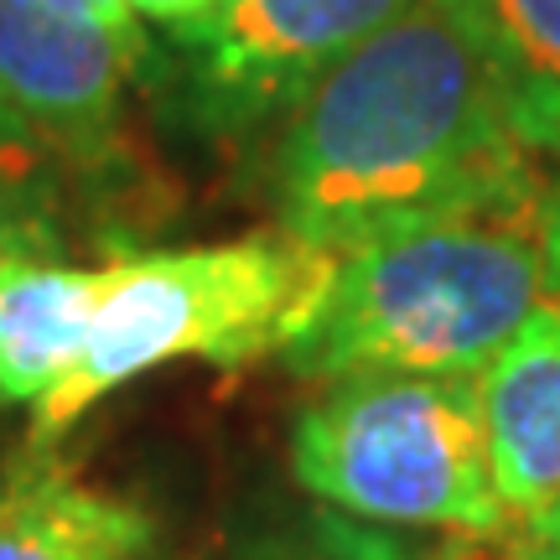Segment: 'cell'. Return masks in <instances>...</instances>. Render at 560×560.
<instances>
[{
  "label": "cell",
  "mask_w": 560,
  "mask_h": 560,
  "mask_svg": "<svg viewBox=\"0 0 560 560\" xmlns=\"http://www.w3.org/2000/svg\"><path fill=\"white\" fill-rule=\"evenodd\" d=\"M270 192L285 240L338 255L405 223L535 202L545 177L462 32L416 0L306 89Z\"/></svg>",
  "instance_id": "1"
},
{
  "label": "cell",
  "mask_w": 560,
  "mask_h": 560,
  "mask_svg": "<svg viewBox=\"0 0 560 560\" xmlns=\"http://www.w3.org/2000/svg\"><path fill=\"white\" fill-rule=\"evenodd\" d=\"M540 198L405 223L322 255L276 359L301 380L482 374L550 296Z\"/></svg>",
  "instance_id": "2"
},
{
  "label": "cell",
  "mask_w": 560,
  "mask_h": 560,
  "mask_svg": "<svg viewBox=\"0 0 560 560\" xmlns=\"http://www.w3.org/2000/svg\"><path fill=\"white\" fill-rule=\"evenodd\" d=\"M291 478L384 529L493 540L514 520L493 478L478 374H348L291 425Z\"/></svg>",
  "instance_id": "3"
},
{
  "label": "cell",
  "mask_w": 560,
  "mask_h": 560,
  "mask_svg": "<svg viewBox=\"0 0 560 560\" xmlns=\"http://www.w3.org/2000/svg\"><path fill=\"white\" fill-rule=\"evenodd\" d=\"M322 255L296 240H234L120 255L100 270L94 327L68 380L32 405V441L79 425L120 384L172 363H249L276 353L312 291Z\"/></svg>",
  "instance_id": "4"
},
{
  "label": "cell",
  "mask_w": 560,
  "mask_h": 560,
  "mask_svg": "<svg viewBox=\"0 0 560 560\" xmlns=\"http://www.w3.org/2000/svg\"><path fill=\"white\" fill-rule=\"evenodd\" d=\"M416 0H219L182 42L192 52V109L213 130H255L291 115L306 89Z\"/></svg>",
  "instance_id": "5"
},
{
  "label": "cell",
  "mask_w": 560,
  "mask_h": 560,
  "mask_svg": "<svg viewBox=\"0 0 560 560\" xmlns=\"http://www.w3.org/2000/svg\"><path fill=\"white\" fill-rule=\"evenodd\" d=\"M145 42L120 37L79 0H0V109L68 161L120 151L125 83Z\"/></svg>",
  "instance_id": "6"
},
{
  "label": "cell",
  "mask_w": 560,
  "mask_h": 560,
  "mask_svg": "<svg viewBox=\"0 0 560 560\" xmlns=\"http://www.w3.org/2000/svg\"><path fill=\"white\" fill-rule=\"evenodd\" d=\"M493 478L509 514H540L560 499V296L503 342L478 374Z\"/></svg>",
  "instance_id": "7"
},
{
  "label": "cell",
  "mask_w": 560,
  "mask_h": 560,
  "mask_svg": "<svg viewBox=\"0 0 560 560\" xmlns=\"http://www.w3.org/2000/svg\"><path fill=\"white\" fill-rule=\"evenodd\" d=\"M100 270L0 249V405H42L83 359Z\"/></svg>",
  "instance_id": "8"
},
{
  "label": "cell",
  "mask_w": 560,
  "mask_h": 560,
  "mask_svg": "<svg viewBox=\"0 0 560 560\" xmlns=\"http://www.w3.org/2000/svg\"><path fill=\"white\" fill-rule=\"evenodd\" d=\"M499 94L514 140L560 166V0H436Z\"/></svg>",
  "instance_id": "9"
},
{
  "label": "cell",
  "mask_w": 560,
  "mask_h": 560,
  "mask_svg": "<svg viewBox=\"0 0 560 560\" xmlns=\"http://www.w3.org/2000/svg\"><path fill=\"white\" fill-rule=\"evenodd\" d=\"M156 520L125 493L62 467H32L0 488V560H151Z\"/></svg>",
  "instance_id": "10"
},
{
  "label": "cell",
  "mask_w": 560,
  "mask_h": 560,
  "mask_svg": "<svg viewBox=\"0 0 560 560\" xmlns=\"http://www.w3.org/2000/svg\"><path fill=\"white\" fill-rule=\"evenodd\" d=\"M219 560H416V550L384 524H363L327 503H291L249 520Z\"/></svg>",
  "instance_id": "11"
},
{
  "label": "cell",
  "mask_w": 560,
  "mask_h": 560,
  "mask_svg": "<svg viewBox=\"0 0 560 560\" xmlns=\"http://www.w3.org/2000/svg\"><path fill=\"white\" fill-rule=\"evenodd\" d=\"M0 249H62V156L0 109Z\"/></svg>",
  "instance_id": "12"
},
{
  "label": "cell",
  "mask_w": 560,
  "mask_h": 560,
  "mask_svg": "<svg viewBox=\"0 0 560 560\" xmlns=\"http://www.w3.org/2000/svg\"><path fill=\"white\" fill-rule=\"evenodd\" d=\"M130 5H136L140 21H156V26H166L177 42H187L202 21L219 11V0H130Z\"/></svg>",
  "instance_id": "13"
},
{
  "label": "cell",
  "mask_w": 560,
  "mask_h": 560,
  "mask_svg": "<svg viewBox=\"0 0 560 560\" xmlns=\"http://www.w3.org/2000/svg\"><path fill=\"white\" fill-rule=\"evenodd\" d=\"M540 240H545V270H550V296H560V177H545Z\"/></svg>",
  "instance_id": "14"
},
{
  "label": "cell",
  "mask_w": 560,
  "mask_h": 560,
  "mask_svg": "<svg viewBox=\"0 0 560 560\" xmlns=\"http://www.w3.org/2000/svg\"><path fill=\"white\" fill-rule=\"evenodd\" d=\"M79 5H89V11H94L104 26H115L120 37L145 42V37H140V16H136V5H130V0H79Z\"/></svg>",
  "instance_id": "15"
},
{
  "label": "cell",
  "mask_w": 560,
  "mask_h": 560,
  "mask_svg": "<svg viewBox=\"0 0 560 560\" xmlns=\"http://www.w3.org/2000/svg\"><path fill=\"white\" fill-rule=\"evenodd\" d=\"M524 535H535V540H556V545H560V499L545 503L540 514H529V520H524Z\"/></svg>",
  "instance_id": "16"
},
{
  "label": "cell",
  "mask_w": 560,
  "mask_h": 560,
  "mask_svg": "<svg viewBox=\"0 0 560 560\" xmlns=\"http://www.w3.org/2000/svg\"><path fill=\"white\" fill-rule=\"evenodd\" d=\"M503 560H560V545L556 540H535V535H524L520 545H509Z\"/></svg>",
  "instance_id": "17"
},
{
  "label": "cell",
  "mask_w": 560,
  "mask_h": 560,
  "mask_svg": "<svg viewBox=\"0 0 560 560\" xmlns=\"http://www.w3.org/2000/svg\"><path fill=\"white\" fill-rule=\"evenodd\" d=\"M441 560H488V556H482L478 545H452V550H446Z\"/></svg>",
  "instance_id": "18"
}]
</instances>
